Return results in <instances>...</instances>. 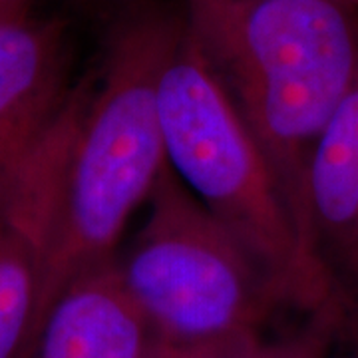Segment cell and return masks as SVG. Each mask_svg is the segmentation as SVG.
I'll return each mask as SVG.
<instances>
[{
  "instance_id": "5b68a950",
  "label": "cell",
  "mask_w": 358,
  "mask_h": 358,
  "mask_svg": "<svg viewBox=\"0 0 358 358\" xmlns=\"http://www.w3.org/2000/svg\"><path fill=\"white\" fill-rule=\"evenodd\" d=\"M60 20L0 13V176L10 178L64 106Z\"/></svg>"
},
{
  "instance_id": "3957f363",
  "label": "cell",
  "mask_w": 358,
  "mask_h": 358,
  "mask_svg": "<svg viewBox=\"0 0 358 358\" xmlns=\"http://www.w3.org/2000/svg\"><path fill=\"white\" fill-rule=\"evenodd\" d=\"M157 110L167 166L181 183L263 263L285 305L357 313L310 253L268 159L183 16L157 78Z\"/></svg>"
},
{
  "instance_id": "7c38bea8",
  "label": "cell",
  "mask_w": 358,
  "mask_h": 358,
  "mask_svg": "<svg viewBox=\"0 0 358 358\" xmlns=\"http://www.w3.org/2000/svg\"><path fill=\"white\" fill-rule=\"evenodd\" d=\"M2 187H4V178L0 176V193H2Z\"/></svg>"
},
{
  "instance_id": "ba28073f",
  "label": "cell",
  "mask_w": 358,
  "mask_h": 358,
  "mask_svg": "<svg viewBox=\"0 0 358 358\" xmlns=\"http://www.w3.org/2000/svg\"><path fill=\"white\" fill-rule=\"evenodd\" d=\"M42 249L0 211V358H28L42 320Z\"/></svg>"
},
{
  "instance_id": "277c9868",
  "label": "cell",
  "mask_w": 358,
  "mask_h": 358,
  "mask_svg": "<svg viewBox=\"0 0 358 358\" xmlns=\"http://www.w3.org/2000/svg\"><path fill=\"white\" fill-rule=\"evenodd\" d=\"M148 203V221L115 263L159 343L179 348L259 334L285 305L263 263L169 166Z\"/></svg>"
},
{
  "instance_id": "6da1fadb",
  "label": "cell",
  "mask_w": 358,
  "mask_h": 358,
  "mask_svg": "<svg viewBox=\"0 0 358 358\" xmlns=\"http://www.w3.org/2000/svg\"><path fill=\"white\" fill-rule=\"evenodd\" d=\"M181 16L152 2L126 8L110 28L98 82L68 94L40 136L42 320L68 282L115 259L129 217L166 169L157 78Z\"/></svg>"
},
{
  "instance_id": "7a4b0ae2",
  "label": "cell",
  "mask_w": 358,
  "mask_h": 358,
  "mask_svg": "<svg viewBox=\"0 0 358 358\" xmlns=\"http://www.w3.org/2000/svg\"><path fill=\"white\" fill-rule=\"evenodd\" d=\"M183 8L317 257L307 219L308 166L358 78V4L185 0Z\"/></svg>"
},
{
  "instance_id": "8992f818",
  "label": "cell",
  "mask_w": 358,
  "mask_h": 358,
  "mask_svg": "<svg viewBox=\"0 0 358 358\" xmlns=\"http://www.w3.org/2000/svg\"><path fill=\"white\" fill-rule=\"evenodd\" d=\"M162 346L112 259L56 294L28 358H155Z\"/></svg>"
},
{
  "instance_id": "4fadbf2b",
  "label": "cell",
  "mask_w": 358,
  "mask_h": 358,
  "mask_svg": "<svg viewBox=\"0 0 358 358\" xmlns=\"http://www.w3.org/2000/svg\"><path fill=\"white\" fill-rule=\"evenodd\" d=\"M345 2H352V4H358V0H345Z\"/></svg>"
},
{
  "instance_id": "8fae6325",
  "label": "cell",
  "mask_w": 358,
  "mask_h": 358,
  "mask_svg": "<svg viewBox=\"0 0 358 358\" xmlns=\"http://www.w3.org/2000/svg\"><path fill=\"white\" fill-rule=\"evenodd\" d=\"M32 0H0V13H22L30 10Z\"/></svg>"
},
{
  "instance_id": "30bf717a",
  "label": "cell",
  "mask_w": 358,
  "mask_h": 358,
  "mask_svg": "<svg viewBox=\"0 0 358 358\" xmlns=\"http://www.w3.org/2000/svg\"><path fill=\"white\" fill-rule=\"evenodd\" d=\"M261 343L259 334L241 336L225 343L201 346H162L155 358H251L257 345Z\"/></svg>"
},
{
  "instance_id": "9c48e42d",
  "label": "cell",
  "mask_w": 358,
  "mask_h": 358,
  "mask_svg": "<svg viewBox=\"0 0 358 358\" xmlns=\"http://www.w3.org/2000/svg\"><path fill=\"white\" fill-rule=\"evenodd\" d=\"M352 324L338 313L310 315L301 331L275 343H259L251 358H331L334 343Z\"/></svg>"
},
{
  "instance_id": "52a82bcc",
  "label": "cell",
  "mask_w": 358,
  "mask_h": 358,
  "mask_svg": "<svg viewBox=\"0 0 358 358\" xmlns=\"http://www.w3.org/2000/svg\"><path fill=\"white\" fill-rule=\"evenodd\" d=\"M307 219L315 253L358 315V78L310 157Z\"/></svg>"
}]
</instances>
